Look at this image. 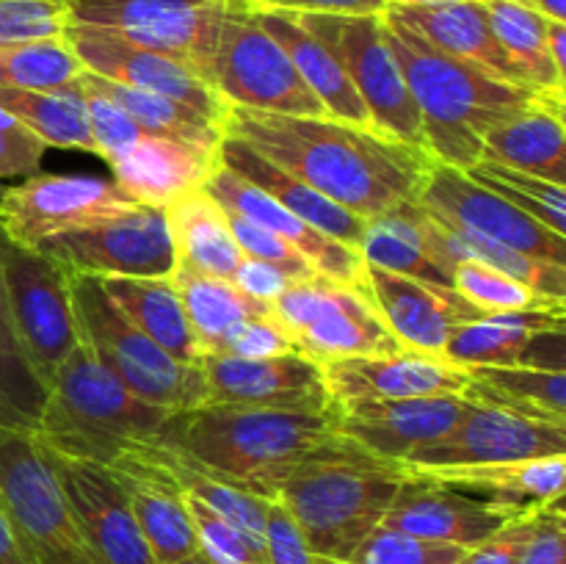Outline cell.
Listing matches in <instances>:
<instances>
[{
    "label": "cell",
    "mask_w": 566,
    "mask_h": 564,
    "mask_svg": "<svg viewBox=\"0 0 566 564\" xmlns=\"http://www.w3.org/2000/svg\"><path fill=\"white\" fill-rule=\"evenodd\" d=\"M77 86L83 92V103H86V116H88V130H92L94 153L111 164L116 155H122L125 149H130L133 144L142 138V127L119 108V105L111 103L105 94H99L97 88H92L88 83H83L77 77Z\"/></svg>",
    "instance_id": "681fc988"
},
{
    "label": "cell",
    "mask_w": 566,
    "mask_h": 564,
    "mask_svg": "<svg viewBox=\"0 0 566 564\" xmlns=\"http://www.w3.org/2000/svg\"><path fill=\"white\" fill-rule=\"evenodd\" d=\"M66 25V0H0V44L61 39Z\"/></svg>",
    "instance_id": "c3c4849f"
},
{
    "label": "cell",
    "mask_w": 566,
    "mask_h": 564,
    "mask_svg": "<svg viewBox=\"0 0 566 564\" xmlns=\"http://www.w3.org/2000/svg\"><path fill=\"white\" fill-rule=\"evenodd\" d=\"M387 9H431V6L464 3V0H385Z\"/></svg>",
    "instance_id": "be15d7a7"
},
{
    "label": "cell",
    "mask_w": 566,
    "mask_h": 564,
    "mask_svg": "<svg viewBox=\"0 0 566 564\" xmlns=\"http://www.w3.org/2000/svg\"><path fill=\"white\" fill-rule=\"evenodd\" d=\"M525 3L528 9L539 11L542 17L547 20H556V22H566V0H520Z\"/></svg>",
    "instance_id": "6125c7cd"
},
{
    "label": "cell",
    "mask_w": 566,
    "mask_h": 564,
    "mask_svg": "<svg viewBox=\"0 0 566 564\" xmlns=\"http://www.w3.org/2000/svg\"><path fill=\"white\" fill-rule=\"evenodd\" d=\"M99 285L160 352L180 365H199L202 348L171 276H99Z\"/></svg>",
    "instance_id": "4dcf8cb0"
},
{
    "label": "cell",
    "mask_w": 566,
    "mask_h": 564,
    "mask_svg": "<svg viewBox=\"0 0 566 564\" xmlns=\"http://www.w3.org/2000/svg\"><path fill=\"white\" fill-rule=\"evenodd\" d=\"M337 64L346 70L359 100L370 114L374 130L423 149V125L412 92L401 75L385 14H293Z\"/></svg>",
    "instance_id": "9c48e42d"
},
{
    "label": "cell",
    "mask_w": 566,
    "mask_h": 564,
    "mask_svg": "<svg viewBox=\"0 0 566 564\" xmlns=\"http://www.w3.org/2000/svg\"><path fill=\"white\" fill-rule=\"evenodd\" d=\"M539 512L542 509H534V512H525L506 520V523L497 531H492L486 540L468 547L464 556L459 558V564H520L531 536H534Z\"/></svg>",
    "instance_id": "db71d44e"
},
{
    "label": "cell",
    "mask_w": 566,
    "mask_h": 564,
    "mask_svg": "<svg viewBox=\"0 0 566 564\" xmlns=\"http://www.w3.org/2000/svg\"><path fill=\"white\" fill-rule=\"evenodd\" d=\"M42 446V442H39ZM44 448V446H42ZM88 545L103 564H158L138 529L125 490L111 468L61 457L44 448Z\"/></svg>",
    "instance_id": "d6986e66"
},
{
    "label": "cell",
    "mask_w": 566,
    "mask_h": 564,
    "mask_svg": "<svg viewBox=\"0 0 566 564\" xmlns=\"http://www.w3.org/2000/svg\"><path fill=\"white\" fill-rule=\"evenodd\" d=\"M385 22L387 42L418 103L423 149L437 164L457 166L462 171L473 169L484 158L481 136L490 127L520 114L536 100L553 97L442 53L390 11H385Z\"/></svg>",
    "instance_id": "7a4b0ae2"
},
{
    "label": "cell",
    "mask_w": 566,
    "mask_h": 564,
    "mask_svg": "<svg viewBox=\"0 0 566 564\" xmlns=\"http://www.w3.org/2000/svg\"><path fill=\"white\" fill-rule=\"evenodd\" d=\"M0 280L22 346L50 387L55 370L81 343L72 313L70 274L48 254L20 247L0 232Z\"/></svg>",
    "instance_id": "8fae6325"
},
{
    "label": "cell",
    "mask_w": 566,
    "mask_h": 564,
    "mask_svg": "<svg viewBox=\"0 0 566 564\" xmlns=\"http://www.w3.org/2000/svg\"><path fill=\"white\" fill-rule=\"evenodd\" d=\"M401 481V464L335 435L285 470L274 501L291 512L313 553L343 564L379 529Z\"/></svg>",
    "instance_id": "277c9868"
},
{
    "label": "cell",
    "mask_w": 566,
    "mask_h": 564,
    "mask_svg": "<svg viewBox=\"0 0 566 564\" xmlns=\"http://www.w3.org/2000/svg\"><path fill=\"white\" fill-rule=\"evenodd\" d=\"M175 564H216V562H210V558L205 556L202 551H197V553H191V556L180 558V562H175Z\"/></svg>",
    "instance_id": "e7e4bbea"
},
{
    "label": "cell",
    "mask_w": 566,
    "mask_h": 564,
    "mask_svg": "<svg viewBox=\"0 0 566 564\" xmlns=\"http://www.w3.org/2000/svg\"><path fill=\"white\" fill-rule=\"evenodd\" d=\"M48 144L28 130L17 116L0 108V180L9 177H33L42 169Z\"/></svg>",
    "instance_id": "816d5d0a"
},
{
    "label": "cell",
    "mask_w": 566,
    "mask_h": 564,
    "mask_svg": "<svg viewBox=\"0 0 566 564\" xmlns=\"http://www.w3.org/2000/svg\"><path fill=\"white\" fill-rule=\"evenodd\" d=\"M357 252L365 263L379 265L392 274L412 276V280L434 282L453 288L451 274L429 258L418 230V202H401L387 213L368 221Z\"/></svg>",
    "instance_id": "ab89813d"
},
{
    "label": "cell",
    "mask_w": 566,
    "mask_h": 564,
    "mask_svg": "<svg viewBox=\"0 0 566 564\" xmlns=\"http://www.w3.org/2000/svg\"><path fill=\"white\" fill-rule=\"evenodd\" d=\"M83 64L66 39L0 44V86L59 92L81 77Z\"/></svg>",
    "instance_id": "ee69618b"
},
{
    "label": "cell",
    "mask_w": 566,
    "mask_h": 564,
    "mask_svg": "<svg viewBox=\"0 0 566 564\" xmlns=\"http://www.w3.org/2000/svg\"><path fill=\"white\" fill-rule=\"evenodd\" d=\"M66 6L70 22L119 33L186 61L202 81L208 77L224 0H66Z\"/></svg>",
    "instance_id": "7c38bea8"
},
{
    "label": "cell",
    "mask_w": 566,
    "mask_h": 564,
    "mask_svg": "<svg viewBox=\"0 0 566 564\" xmlns=\"http://www.w3.org/2000/svg\"><path fill=\"white\" fill-rule=\"evenodd\" d=\"M453 288L479 304L486 313H506V310H542L553 304H564L566 299H551L536 293L534 288L523 285L514 276L492 269V265L479 263V260H462L451 269Z\"/></svg>",
    "instance_id": "bcb514c9"
},
{
    "label": "cell",
    "mask_w": 566,
    "mask_h": 564,
    "mask_svg": "<svg viewBox=\"0 0 566 564\" xmlns=\"http://www.w3.org/2000/svg\"><path fill=\"white\" fill-rule=\"evenodd\" d=\"M138 205L103 177L33 175L3 191L0 232L20 247L36 249L48 238L125 216Z\"/></svg>",
    "instance_id": "5bb4252c"
},
{
    "label": "cell",
    "mask_w": 566,
    "mask_h": 564,
    "mask_svg": "<svg viewBox=\"0 0 566 564\" xmlns=\"http://www.w3.org/2000/svg\"><path fill=\"white\" fill-rule=\"evenodd\" d=\"M490 25L525 83L542 94L564 97V77L547 55V17L520 0H484Z\"/></svg>",
    "instance_id": "b9f144b4"
},
{
    "label": "cell",
    "mask_w": 566,
    "mask_h": 564,
    "mask_svg": "<svg viewBox=\"0 0 566 564\" xmlns=\"http://www.w3.org/2000/svg\"><path fill=\"white\" fill-rule=\"evenodd\" d=\"M205 81L230 108L326 116L282 44L260 25L252 6L241 0H224L219 42Z\"/></svg>",
    "instance_id": "ba28073f"
},
{
    "label": "cell",
    "mask_w": 566,
    "mask_h": 564,
    "mask_svg": "<svg viewBox=\"0 0 566 564\" xmlns=\"http://www.w3.org/2000/svg\"><path fill=\"white\" fill-rule=\"evenodd\" d=\"M566 302L542 310H506L468 321L448 337L442 357L459 368L470 365H514L539 332L564 330Z\"/></svg>",
    "instance_id": "836d02e7"
},
{
    "label": "cell",
    "mask_w": 566,
    "mask_h": 564,
    "mask_svg": "<svg viewBox=\"0 0 566 564\" xmlns=\"http://www.w3.org/2000/svg\"><path fill=\"white\" fill-rule=\"evenodd\" d=\"M64 39L83 70L92 75L108 77L122 86L142 88L149 94H160V97H169L208 116L216 125H224L230 105L186 61L144 48V44L130 42L105 28L81 25V22H70Z\"/></svg>",
    "instance_id": "2e32d148"
},
{
    "label": "cell",
    "mask_w": 566,
    "mask_h": 564,
    "mask_svg": "<svg viewBox=\"0 0 566 564\" xmlns=\"http://www.w3.org/2000/svg\"><path fill=\"white\" fill-rule=\"evenodd\" d=\"M335 435H340V407L298 412L199 404L171 409L155 435V446L193 457L243 490L274 501L285 470Z\"/></svg>",
    "instance_id": "3957f363"
},
{
    "label": "cell",
    "mask_w": 566,
    "mask_h": 564,
    "mask_svg": "<svg viewBox=\"0 0 566 564\" xmlns=\"http://www.w3.org/2000/svg\"><path fill=\"white\" fill-rule=\"evenodd\" d=\"M0 509L31 564H103L36 437L6 426H0Z\"/></svg>",
    "instance_id": "52a82bcc"
},
{
    "label": "cell",
    "mask_w": 566,
    "mask_h": 564,
    "mask_svg": "<svg viewBox=\"0 0 566 564\" xmlns=\"http://www.w3.org/2000/svg\"><path fill=\"white\" fill-rule=\"evenodd\" d=\"M263 542L269 564H335L313 553L296 520L280 501H269V509H265Z\"/></svg>",
    "instance_id": "f5cc1de1"
},
{
    "label": "cell",
    "mask_w": 566,
    "mask_h": 564,
    "mask_svg": "<svg viewBox=\"0 0 566 564\" xmlns=\"http://www.w3.org/2000/svg\"><path fill=\"white\" fill-rule=\"evenodd\" d=\"M177 263L232 280L243 252L227 224V210L205 188L182 194L164 208Z\"/></svg>",
    "instance_id": "e575fe53"
},
{
    "label": "cell",
    "mask_w": 566,
    "mask_h": 564,
    "mask_svg": "<svg viewBox=\"0 0 566 564\" xmlns=\"http://www.w3.org/2000/svg\"><path fill=\"white\" fill-rule=\"evenodd\" d=\"M464 396L479 404L566 426V370L531 365H470Z\"/></svg>",
    "instance_id": "8d00e7d4"
},
{
    "label": "cell",
    "mask_w": 566,
    "mask_h": 564,
    "mask_svg": "<svg viewBox=\"0 0 566 564\" xmlns=\"http://www.w3.org/2000/svg\"><path fill=\"white\" fill-rule=\"evenodd\" d=\"M0 108L17 116L48 147L94 153L86 103H83V92L77 83L59 88V92L0 86Z\"/></svg>",
    "instance_id": "60d3db41"
},
{
    "label": "cell",
    "mask_w": 566,
    "mask_h": 564,
    "mask_svg": "<svg viewBox=\"0 0 566 564\" xmlns=\"http://www.w3.org/2000/svg\"><path fill=\"white\" fill-rule=\"evenodd\" d=\"M520 564H566L564 498L542 506L534 536H531Z\"/></svg>",
    "instance_id": "9f6ffc18"
},
{
    "label": "cell",
    "mask_w": 566,
    "mask_h": 564,
    "mask_svg": "<svg viewBox=\"0 0 566 564\" xmlns=\"http://www.w3.org/2000/svg\"><path fill=\"white\" fill-rule=\"evenodd\" d=\"M260 25L282 44V50L287 53V59L293 61L296 72L302 75V81L307 83L310 92L318 97V103L324 105L326 116L332 119L352 122V125L374 127L370 125V114L365 108V103L359 100L357 88L348 81L346 70L337 64L335 55L326 50V44H321L302 22L296 20L287 11H263L254 9Z\"/></svg>",
    "instance_id": "1f68e13d"
},
{
    "label": "cell",
    "mask_w": 566,
    "mask_h": 564,
    "mask_svg": "<svg viewBox=\"0 0 566 564\" xmlns=\"http://www.w3.org/2000/svg\"><path fill=\"white\" fill-rule=\"evenodd\" d=\"M418 230L423 249L429 258L434 260L440 269L451 274V269L462 260H479V263L492 265V269L503 271V274L514 276L523 285L534 288L536 293L551 299H566V265H553L545 260L528 258L514 249L503 247V243L492 241V238L475 236V232L453 230L437 221L434 216L426 213L418 205Z\"/></svg>",
    "instance_id": "d6a6232c"
},
{
    "label": "cell",
    "mask_w": 566,
    "mask_h": 564,
    "mask_svg": "<svg viewBox=\"0 0 566 564\" xmlns=\"http://www.w3.org/2000/svg\"><path fill=\"white\" fill-rule=\"evenodd\" d=\"M403 473L423 476L453 490L479 495L517 518L564 498L566 453L517 459V462L464 464V468L403 470Z\"/></svg>",
    "instance_id": "4316f807"
},
{
    "label": "cell",
    "mask_w": 566,
    "mask_h": 564,
    "mask_svg": "<svg viewBox=\"0 0 566 564\" xmlns=\"http://www.w3.org/2000/svg\"><path fill=\"white\" fill-rule=\"evenodd\" d=\"M199 370L205 379V404L298 412H326L340 407L326 385L324 365L302 352L260 359L202 354Z\"/></svg>",
    "instance_id": "e0dca14e"
},
{
    "label": "cell",
    "mask_w": 566,
    "mask_h": 564,
    "mask_svg": "<svg viewBox=\"0 0 566 564\" xmlns=\"http://www.w3.org/2000/svg\"><path fill=\"white\" fill-rule=\"evenodd\" d=\"M252 9L287 14H385V0H241Z\"/></svg>",
    "instance_id": "680465c9"
},
{
    "label": "cell",
    "mask_w": 566,
    "mask_h": 564,
    "mask_svg": "<svg viewBox=\"0 0 566 564\" xmlns=\"http://www.w3.org/2000/svg\"><path fill=\"white\" fill-rule=\"evenodd\" d=\"M468 175L484 188L495 191L497 197L509 199L520 210L534 216L536 221L566 236V186L531 175V171L495 164V160H479L473 169H468Z\"/></svg>",
    "instance_id": "f6af8a7d"
},
{
    "label": "cell",
    "mask_w": 566,
    "mask_h": 564,
    "mask_svg": "<svg viewBox=\"0 0 566 564\" xmlns=\"http://www.w3.org/2000/svg\"><path fill=\"white\" fill-rule=\"evenodd\" d=\"M547 55L556 64V70L566 75V22L547 20Z\"/></svg>",
    "instance_id": "94428289"
},
{
    "label": "cell",
    "mask_w": 566,
    "mask_h": 564,
    "mask_svg": "<svg viewBox=\"0 0 566 564\" xmlns=\"http://www.w3.org/2000/svg\"><path fill=\"white\" fill-rule=\"evenodd\" d=\"M464 551L468 547L426 542L379 525L343 564H459Z\"/></svg>",
    "instance_id": "7dc6e473"
},
{
    "label": "cell",
    "mask_w": 566,
    "mask_h": 564,
    "mask_svg": "<svg viewBox=\"0 0 566 564\" xmlns=\"http://www.w3.org/2000/svg\"><path fill=\"white\" fill-rule=\"evenodd\" d=\"M363 288L387 330L409 352L442 357L453 330L486 313L479 304L464 299L457 288L392 274L370 263H365Z\"/></svg>",
    "instance_id": "ffe728a7"
},
{
    "label": "cell",
    "mask_w": 566,
    "mask_h": 564,
    "mask_svg": "<svg viewBox=\"0 0 566 564\" xmlns=\"http://www.w3.org/2000/svg\"><path fill=\"white\" fill-rule=\"evenodd\" d=\"M227 224H230L232 238H235V243L241 247V252L247 254V258L265 260V263L280 265V269L285 271V274H291L293 280H307V276L318 274V271H315L313 265L304 260L302 252H296L291 243H285L282 238H276V236H271L269 230L258 227L254 221H249V219H243V216L230 213V210H227Z\"/></svg>",
    "instance_id": "f907efd6"
},
{
    "label": "cell",
    "mask_w": 566,
    "mask_h": 564,
    "mask_svg": "<svg viewBox=\"0 0 566 564\" xmlns=\"http://www.w3.org/2000/svg\"><path fill=\"white\" fill-rule=\"evenodd\" d=\"M169 276L175 282L177 296H180L202 354H221L227 337L243 321L271 313L269 302L247 296L243 291H238L235 282L224 280V276L205 274V271L182 263H177Z\"/></svg>",
    "instance_id": "d590c367"
},
{
    "label": "cell",
    "mask_w": 566,
    "mask_h": 564,
    "mask_svg": "<svg viewBox=\"0 0 566 564\" xmlns=\"http://www.w3.org/2000/svg\"><path fill=\"white\" fill-rule=\"evenodd\" d=\"M48 390L20 341L0 280V426L33 435Z\"/></svg>",
    "instance_id": "7bdbcfd3"
},
{
    "label": "cell",
    "mask_w": 566,
    "mask_h": 564,
    "mask_svg": "<svg viewBox=\"0 0 566 564\" xmlns=\"http://www.w3.org/2000/svg\"><path fill=\"white\" fill-rule=\"evenodd\" d=\"M72 313L81 343L144 401L166 409L205 404L199 365H180L160 352L99 285V276L70 274Z\"/></svg>",
    "instance_id": "8992f818"
},
{
    "label": "cell",
    "mask_w": 566,
    "mask_h": 564,
    "mask_svg": "<svg viewBox=\"0 0 566 564\" xmlns=\"http://www.w3.org/2000/svg\"><path fill=\"white\" fill-rule=\"evenodd\" d=\"M0 564H31L3 509H0Z\"/></svg>",
    "instance_id": "91938a15"
},
{
    "label": "cell",
    "mask_w": 566,
    "mask_h": 564,
    "mask_svg": "<svg viewBox=\"0 0 566 564\" xmlns=\"http://www.w3.org/2000/svg\"><path fill=\"white\" fill-rule=\"evenodd\" d=\"M221 127L227 136L247 142L326 199L368 221L396 205L415 202L434 164L426 149L332 116L230 108Z\"/></svg>",
    "instance_id": "6da1fadb"
},
{
    "label": "cell",
    "mask_w": 566,
    "mask_h": 564,
    "mask_svg": "<svg viewBox=\"0 0 566 564\" xmlns=\"http://www.w3.org/2000/svg\"><path fill=\"white\" fill-rule=\"evenodd\" d=\"M216 164L219 149L142 133V138L108 166L122 191L130 194L136 202L164 210L171 199L202 188Z\"/></svg>",
    "instance_id": "484cf974"
},
{
    "label": "cell",
    "mask_w": 566,
    "mask_h": 564,
    "mask_svg": "<svg viewBox=\"0 0 566 564\" xmlns=\"http://www.w3.org/2000/svg\"><path fill=\"white\" fill-rule=\"evenodd\" d=\"M219 160L227 169L238 171L241 177H247L249 182H254L258 188H263L274 202H280L287 213L298 216L302 221L313 224L315 230L326 232L335 241L346 243V247L357 249L359 238H363L368 219L352 213V210L340 208L337 202L326 199L324 194H318L315 188H310L307 182L298 180L296 175L285 171L282 166H276L274 160H269L265 155H260L258 149L249 147L247 142L235 136L221 138L219 144Z\"/></svg>",
    "instance_id": "83f0119b"
},
{
    "label": "cell",
    "mask_w": 566,
    "mask_h": 564,
    "mask_svg": "<svg viewBox=\"0 0 566 564\" xmlns=\"http://www.w3.org/2000/svg\"><path fill=\"white\" fill-rule=\"evenodd\" d=\"M108 468L125 490L133 518H136L155 562L175 564L199 551L186 492L158 462L133 448Z\"/></svg>",
    "instance_id": "d4e9b609"
},
{
    "label": "cell",
    "mask_w": 566,
    "mask_h": 564,
    "mask_svg": "<svg viewBox=\"0 0 566 564\" xmlns=\"http://www.w3.org/2000/svg\"><path fill=\"white\" fill-rule=\"evenodd\" d=\"M566 453V426L473 401L464 418L431 446L409 453L401 470L464 468V464L517 462Z\"/></svg>",
    "instance_id": "ac0fdd59"
},
{
    "label": "cell",
    "mask_w": 566,
    "mask_h": 564,
    "mask_svg": "<svg viewBox=\"0 0 566 564\" xmlns=\"http://www.w3.org/2000/svg\"><path fill=\"white\" fill-rule=\"evenodd\" d=\"M232 282H235L238 291H243L247 296L271 304L287 285H291V282L296 280H293L291 274H285L280 265L247 258V254H243L241 265H238L235 274H232Z\"/></svg>",
    "instance_id": "6f0895ef"
},
{
    "label": "cell",
    "mask_w": 566,
    "mask_h": 564,
    "mask_svg": "<svg viewBox=\"0 0 566 564\" xmlns=\"http://www.w3.org/2000/svg\"><path fill=\"white\" fill-rule=\"evenodd\" d=\"M276 321L315 363L348 357H381L403 352L363 288L313 274L296 280L271 302Z\"/></svg>",
    "instance_id": "30bf717a"
},
{
    "label": "cell",
    "mask_w": 566,
    "mask_h": 564,
    "mask_svg": "<svg viewBox=\"0 0 566 564\" xmlns=\"http://www.w3.org/2000/svg\"><path fill=\"white\" fill-rule=\"evenodd\" d=\"M415 202L453 230L475 232L528 258L566 265V236L536 221L509 199L497 197L457 166L434 160L420 182Z\"/></svg>",
    "instance_id": "4fadbf2b"
},
{
    "label": "cell",
    "mask_w": 566,
    "mask_h": 564,
    "mask_svg": "<svg viewBox=\"0 0 566 564\" xmlns=\"http://www.w3.org/2000/svg\"><path fill=\"white\" fill-rule=\"evenodd\" d=\"M470 404L473 398L468 396L357 398L340 404V435L376 457L403 462L409 453L446 437Z\"/></svg>",
    "instance_id": "44dd1931"
},
{
    "label": "cell",
    "mask_w": 566,
    "mask_h": 564,
    "mask_svg": "<svg viewBox=\"0 0 566 564\" xmlns=\"http://www.w3.org/2000/svg\"><path fill=\"white\" fill-rule=\"evenodd\" d=\"M3 191H6V186H0V199H3Z\"/></svg>",
    "instance_id": "03108f58"
},
{
    "label": "cell",
    "mask_w": 566,
    "mask_h": 564,
    "mask_svg": "<svg viewBox=\"0 0 566 564\" xmlns=\"http://www.w3.org/2000/svg\"><path fill=\"white\" fill-rule=\"evenodd\" d=\"M36 252L55 260L66 274L169 276L177 265L164 210L149 205L48 238Z\"/></svg>",
    "instance_id": "9a60e30c"
},
{
    "label": "cell",
    "mask_w": 566,
    "mask_h": 564,
    "mask_svg": "<svg viewBox=\"0 0 566 564\" xmlns=\"http://www.w3.org/2000/svg\"><path fill=\"white\" fill-rule=\"evenodd\" d=\"M412 25L426 42L440 48L442 53L457 55V59L470 61L492 75L503 77L509 83L531 88L525 83L523 72L517 70L503 44L497 42L495 31L490 25L484 0H464V3L431 6V9H385ZM536 92V88H534Z\"/></svg>",
    "instance_id": "f546056e"
},
{
    "label": "cell",
    "mask_w": 566,
    "mask_h": 564,
    "mask_svg": "<svg viewBox=\"0 0 566 564\" xmlns=\"http://www.w3.org/2000/svg\"><path fill=\"white\" fill-rule=\"evenodd\" d=\"M296 352V343L291 341L282 324L276 321L274 310L265 315H254L247 318L230 337H227L221 354L243 359H260V357H276V354Z\"/></svg>",
    "instance_id": "11a10c76"
},
{
    "label": "cell",
    "mask_w": 566,
    "mask_h": 564,
    "mask_svg": "<svg viewBox=\"0 0 566 564\" xmlns=\"http://www.w3.org/2000/svg\"><path fill=\"white\" fill-rule=\"evenodd\" d=\"M324 376L337 404L357 398L464 396L470 385L464 368L437 354L409 348L381 357L332 359L324 363Z\"/></svg>",
    "instance_id": "cb8c5ba5"
},
{
    "label": "cell",
    "mask_w": 566,
    "mask_h": 564,
    "mask_svg": "<svg viewBox=\"0 0 566 564\" xmlns=\"http://www.w3.org/2000/svg\"><path fill=\"white\" fill-rule=\"evenodd\" d=\"M484 158L566 186L564 97H542L481 136Z\"/></svg>",
    "instance_id": "f1b7e54d"
},
{
    "label": "cell",
    "mask_w": 566,
    "mask_h": 564,
    "mask_svg": "<svg viewBox=\"0 0 566 564\" xmlns=\"http://www.w3.org/2000/svg\"><path fill=\"white\" fill-rule=\"evenodd\" d=\"M202 188L224 210L243 216V219L254 221L258 227L269 230L271 236L291 243L296 252L304 254V260H307L318 274L337 282H346V285L363 288L365 260L357 249L335 241V238L315 230L313 224L302 221L298 216L287 213V210L282 208L280 202H274L263 188L249 182L247 177H241L238 171L227 169L221 160L213 166V171H210Z\"/></svg>",
    "instance_id": "7402d4cb"
},
{
    "label": "cell",
    "mask_w": 566,
    "mask_h": 564,
    "mask_svg": "<svg viewBox=\"0 0 566 564\" xmlns=\"http://www.w3.org/2000/svg\"><path fill=\"white\" fill-rule=\"evenodd\" d=\"M81 81L88 83L92 88H97L99 94H105L114 105H119L144 133H149V136L175 138V142H186L205 149H219L221 138H224V127L210 122L208 116L197 114V111L188 108V105L175 103V100L142 92V88L122 86V83L92 75V72L86 70L81 72Z\"/></svg>",
    "instance_id": "f35d334b"
},
{
    "label": "cell",
    "mask_w": 566,
    "mask_h": 564,
    "mask_svg": "<svg viewBox=\"0 0 566 564\" xmlns=\"http://www.w3.org/2000/svg\"><path fill=\"white\" fill-rule=\"evenodd\" d=\"M136 448L142 453H147L153 462H158L160 468L180 484L182 492L193 495L197 501H202L205 506H210L213 512H219L221 518H227L230 523H235L238 529L247 531L249 536L263 542L269 498H260L254 495V492L243 490V487H238L232 479L216 473L213 468H208V464L197 462V459L186 457V453L180 451L155 446V442H142V446Z\"/></svg>",
    "instance_id": "74e56055"
},
{
    "label": "cell",
    "mask_w": 566,
    "mask_h": 564,
    "mask_svg": "<svg viewBox=\"0 0 566 564\" xmlns=\"http://www.w3.org/2000/svg\"><path fill=\"white\" fill-rule=\"evenodd\" d=\"M169 412L127 390L77 343L50 382L33 437L61 457L108 468L142 442H155Z\"/></svg>",
    "instance_id": "5b68a950"
},
{
    "label": "cell",
    "mask_w": 566,
    "mask_h": 564,
    "mask_svg": "<svg viewBox=\"0 0 566 564\" xmlns=\"http://www.w3.org/2000/svg\"><path fill=\"white\" fill-rule=\"evenodd\" d=\"M512 518L514 514L484 498L453 490L423 476L403 473L401 487L381 520V529L426 542L473 547Z\"/></svg>",
    "instance_id": "603a6c76"
}]
</instances>
